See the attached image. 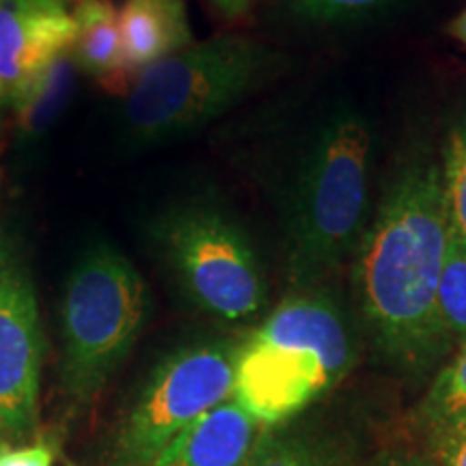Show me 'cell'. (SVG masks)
I'll use <instances>...</instances> for the list:
<instances>
[{
  "mask_svg": "<svg viewBox=\"0 0 466 466\" xmlns=\"http://www.w3.org/2000/svg\"><path fill=\"white\" fill-rule=\"evenodd\" d=\"M190 299L212 316L244 319L266 302V283L247 233L209 206H182L156 227Z\"/></svg>",
  "mask_w": 466,
  "mask_h": 466,
  "instance_id": "obj_6",
  "label": "cell"
},
{
  "mask_svg": "<svg viewBox=\"0 0 466 466\" xmlns=\"http://www.w3.org/2000/svg\"><path fill=\"white\" fill-rule=\"evenodd\" d=\"M119 28L127 76L192 44L184 0H126L119 9Z\"/></svg>",
  "mask_w": 466,
  "mask_h": 466,
  "instance_id": "obj_11",
  "label": "cell"
},
{
  "mask_svg": "<svg viewBox=\"0 0 466 466\" xmlns=\"http://www.w3.org/2000/svg\"><path fill=\"white\" fill-rule=\"evenodd\" d=\"M417 423L428 445L450 430L466 423V341L436 374L417 410Z\"/></svg>",
  "mask_w": 466,
  "mask_h": 466,
  "instance_id": "obj_14",
  "label": "cell"
},
{
  "mask_svg": "<svg viewBox=\"0 0 466 466\" xmlns=\"http://www.w3.org/2000/svg\"><path fill=\"white\" fill-rule=\"evenodd\" d=\"M266 430L227 400L184 430L151 466H247Z\"/></svg>",
  "mask_w": 466,
  "mask_h": 466,
  "instance_id": "obj_10",
  "label": "cell"
},
{
  "mask_svg": "<svg viewBox=\"0 0 466 466\" xmlns=\"http://www.w3.org/2000/svg\"><path fill=\"white\" fill-rule=\"evenodd\" d=\"M441 171L451 231L466 242V121L450 134Z\"/></svg>",
  "mask_w": 466,
  "mask_h": 466,
  "instance_id": "obj_17",
  "label": "cell"
},
{
  "mask_svg": "<svg viewBox=\"0 0 466 466\" xmlns=\"http://www.w3.org/2000/svg\"><path fill=\"white\" fill-rule=\"evenodd\" d=\"M450 233L441 167L410 165L354 250V291L367 330L384 357L415 374L450 352L436 313Z\"/></svg>",
  "mask_w": 466,
  "mask_h": 466,
  "instance_id": "obj_1",
  "label": "cell"
},
{
  "mask_svg": "<svg viewBox=\"0 0 466 466\" xmlns=\"http://www.w3.org/2000/svg\"><path fill=\"white\" fill-rule=\"evenodd\" d=\"M447 33H450L456 42H460L466 48V9L460 11L450 25H447Z\"/></svg>",
  "mask_w": 466,
  "mask_h": 466,
  "instance_id": "obj_22",
  "label": "cell"
},
{
  "mask_svg": "<svg viewBox=\"0 0 466 466\" xmlns=\"http://www.w3.org/2000/svg\"><path fill=\"white\" fill-rule=\"evenodd\" d=\"M352 363L354 341L335 300L291 294L238 348L231 400L275 428L333 391Z\"/></svg>",
  "mask_w": 466,
  "mask_h": 466,
  "instance_id": "obj_2",
  "label": "cell"
},
{
  "mask_svg": "<svg viewBox=\"0 0 466 466\" xmlns=\"http://www.w3.org/2000/svg\"><path fill=\"white\" fill-rule=\"evenodd\" d=\"M147 316V288L132 261L106 244L74 266L61 302L63 380L89 398L124 363Z\"/></svg>",
  "mask_w": 466,
  "mask_h": 466,
  "instance_id": "obj_5",
  "label": "cell"
},
{
  "mask_svg": "<svg viewBox=\"0 0 466 466\" xmlns=\"http://www.w3.org/2000/svg\"><path fill=\"white\" fill-rule=\"evenodd\" d=\"M220 5L227 9H240L244 5V0H220Z\"/></svg>",
  "mask_w": 466,
  "mask_h": 466,
  "instance_id": "obj_23",
  "label": "cell"
},
{
  "mask_svg": "<svg viewBox=\"0 0 466 466\" xmlns=\"http://www.w3.org/2000/svg\"><path fill=\"white\" fill-rule=\"evenodd\" d=\"M52 460L55 456L48 442L0 451V466H52Z\"/></svg>",
  "mask_w": 466,
  "mask_h": 466,
  "instance_id": "obj_20",
  "label": "cell"
},
{
  "mask_svg": "<svg viewBox=\"0 0 466 466\" xmlns=\"http://www.w3.org/2000/svg\"><path fill=\"white\" fill-rule=\"evenodd\" d=\"M74 37L66 0H0V104L69 55Z\"/></svg>",
  "mask_w": 466,
  "mask_h": 466,
  "instance_id": "obj_9",
  "label": "cell"
},
{
  "mask_svg": "<svg viewBox=\"0 0 466 466\" xmlns=\"http://www.w3.org/2000/svg\"><path fill=\"white\" fill-rule=\"evenodd\" d=\"M247 466H365L359 450L343 432L302 430L261 436Z\"/></svg>",
  "mask_w": 466,
  "mask_h": 466,
  "instance_id": "obj_13",
  "label": "cell"
},
{
  "mask_svg": "<svg viewBox=\"0 0 466 466\" xmlns=\"http://www.w3.org/2000/svg\"><path fill=\"white\" fill-rule=\"evenodd\" d=\"M393 0H289L296 15L311 22H348L380 11Z\"/></svg>",
  "mask_w": 466,
  "mask_h": 466,
  "instance_id": "obj_18",
  "label": "cell"
},
{
  "mask_svg": "<svg viewBox=\"0 0 466 466\" xmlns=\"http://www.w3.org/2000/svg\"><path fill=\"white\" fill-rule=\"evenodd\" d=\"M436 466H466V423L430 442Z\"/></svg>",
  "mask_w": 466,
  "mask_h": 466,
  "instance_id": "obj_19",
  "label": "cell"
},
{
  "mask_svg": "<svg viewBox=\"0 0 466 466\" xmlns=\"http://www.w3.org/2000/svg\"><path fill=\"white\" fill-rule=\"evenodd\" d=\"M275 67V55L240 35H220L132 76L124 121L138 143L195 132L242 102Z\"/></svg>",
  "mask_w": 466,
  "mask_h": 466,
  "instance_id": "obj_4",
  "label": "cell"
},
{
  "mask_svg": "<svg viewBox=\"0 0 466 466\" xmlns=\"http://www.w3.org/2000/svg\"><path fill=\"white\" fill-rule=\"evenodd\" d=\"M436 313L442 339L456 348L466 341V242L450 233L436 291Z\"/></svg>",
  "mask_w": 466,
  "mask_h": 466,
  "instance_id": "obj_15",
  "label": "cell"
},
{
  "mask_svg": "<svg viewBox=\"0 0 466 466\" xmlns=\"http://www.w3.org/2000/svg\"><path fill=\"white\" fill-rule=\"evenodd\" d=\"M236 352L227 343H201L162 360L121 430L119 466H151L184 430L231 400Z\"/></svg>",
  "mask_w": 466,
  "mask_h": 466,
  "instance_id": "obj_7",
  "label": "cell"
},
{
  "mask_svg": "<svg viewBox=\"0 0 466 466\" xmlns=\"http://www.w3.org/2000/svg\"><path fill=\"white\" fill-rule=\"evenodd\" d=\"M365 466H436L430 451L419 450H389L378 453Z\"/></svg>",
  "mask_w": 466,
  "mask_h": 466,
  "instance_id": "obj_21",
  "label": "cell"
},
{
  "mask_svg": "<svg viewBox=\"0 0 466 466\" xmlns=\"http://www.w3.org/2000/svg\"><path fill=\"white\" fill-rule=\"evenodd\" d=\"M371 126L343 106L319 127L291 199L289 277L309 288L354 253L363 233L371 167Z\"/></svg>",
  "mask_w": 466,
  "mask_h": 466,
  "instance_id": "obj_3",
  "label": "cell"
},
{
  "mask_svg": "<svg viewBox=\"0 0 466 466\" xmlns=\"http://www.w3.org/2000/svg\"><path fill=\"white\" fill-rule=\"evenodd\" d=\"M42 319L31 279L0 261V428L25 434L37 419L42 380Z\"/></svg>",
  "mask_w": 466,
  "mask_h": 466,
  "instance_id": "obj_8",
  "label": "cell"
},
{
  "mask_svg": "<svg viewBox=\"0 0 466 466\" xmlns=\"http://www.w3.org/2000/svg\"><path fill=\"white\" fill-rule=\"evenodd\" d=\"M67 63H72L67 55L61 56L11 100L28 130H33L39 124H46L55 104L63 100V93H66V85L69 80Z\"/></svg>",
  "mask_w": 466,
  "mask_h": 466,
  "instance_id": "obj_16",
  "label": "cell"
},
{
  "mask_svg": "<svg viewBox=\"0 0 466 466\" xmlns=\"http://www.w3.org/2000/svg\"><path fill=\"white\" fill-rule=\"evenodd\" d=\"M72 17L76 37L72 44V61L97 78L124 80V91L130 89L132 76L124 69L121 50L119 11L110 0H76Z\"/></svg>",
  "mask_w": 466,
  "mask_h": 466,
  "instance_id": "obj_12",
  "label": "cell"
}]
</instances>
